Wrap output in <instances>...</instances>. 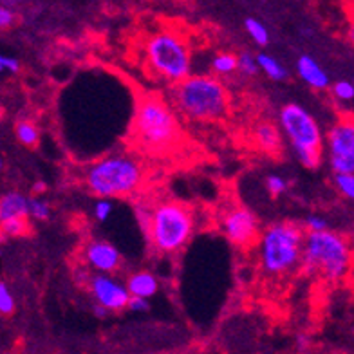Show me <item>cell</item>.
<instances>
[{"mask_svg": "<svg viewBox=\"0 0 354 354\" xmlns=\"http://www.w3.org/2000/svg\"><path fill=\"white\" fill-rule=\"evenodd\" d=\"M47 192V185L44 181H37L33 185V194L35 196H42V194H46Z\"/></svg>", "mask_w": 354, "mask_h": 354, "instance_id": "obj_34", "label": "cell"}, {"mask_svg": "<svg viewBox=\"0 0 354 354\" xmlns=\"http://www.w3.org/2000/svg\"><path fill=\"white\" fill-rule=\"evenodd\" d=\"M143 55L150 73L170 85L179 84L190 76V49L179 35L170 31L150 35L143 46Z\"/></svg>", "mask_w": 354, "mask_h": 354, "instance_id": "obj_8", "label": "cell"}, {"mask_svg": "<svg viewBox=\"0 0 354 354\" xmlns=\"http://www.w3.org/2000/svg\"><path fill=\"white\" fill-rule=\"evenodd\" d=\"M196 232V214L192 206L176 199H161L150 206L149 244L159 255H177Z\"/></svg>", "mask_w": 354, "mask_h": 354, "instance_id": "obj_4", "label": "cell"}, {"mask_svg": "<svg viewBox=\"0 0 354 354\" xmlns=\"http://www.w3.org/2000/svg\"><path fill=\"white\" fill-rule=\"evenodd\" d=\"M84 185L98 199L131 197L145 181L143 163L131 154H109L85 168Z\"/></svg>", "mask_w": 354, "mask_h": 354, "instance_id": "obj_3", "label": "cell"}, {"mask_svg": "<svg viewBox=\"0 0 354 354\" xmlns=\"http://www.w3.org/2000/svg\"><path fill=\"white\" fill-rule=\"evenodd\" d=\"M221 230L226 241L241 250L255 246L261 239V223L257 215L243 205H235L224 212Z\"/></svg>", "mask_w": 354, "mask_h": 354, "instance_id": "obj_10", "label": "cell"}, {"mask_svg": "<svg viewBox=\"0 0 354 354\" xmlns=\"http://www.w3.org/2000/svg\"><path fill=\"white\" fill-rule=\"evenodd\" d=\"M266 190L271 197L282 196L286 190H288V181H286L282 176H277V174H270L266 177Z\"/></svg>", "mask_w": 354, "mask_h": 354, "instance_id": "obj_27", "label": "cell"}, {"mask_svg": "<svg viewBox=\"0 0 354 354\" xmlns=\"http://www.w3.org/2000/svg\"><path fill=\"white\" fill-rule=\"evenodd\" d=\"M237 56H239V73H241V75L253 78V76H257L259 73H261V67H259L257 56H253L252 53L243 51V53H239Z\"/></svg>", "mask_w": 354, "mask_h": 354, "instance_id": "obj_24", "label": "cell"}, {"mask_svg": "<svg viewBox=\"0 0 354 354\" xmlns=\"http://www.w3.org/2000/svg\"><path fill=\"white\" fill-rule=\"evenodd\" d=\"M299 354H315V353H313V351H309V349H306V351H300Z\"/></svg>", "mask_w": 354, "mask_h": 354, "instance_id": "obj_37", "label": "cell"}, {"mask_svg": "<svg viewBox=\"0 0 354 354\" xmlns=\"http://www.w3.org/2000/svg\"><path fill=\"white\" fill-rule=\"evenodd\" d=\"M212 69L219 76L233 75L239 71V56L233 53H219L212 58Z\"/></svg>", "mask_w": 354, "mask_h": 354, "instance_id": "obj_19", "label": "cell"}, {"mask_svg": "<svg viewBox=\"0 0 354 354\" xmlns=\"http://www.w3.org/2000/svg\"><path fill=\"white\" fill-rule=\"evenodd\" d=\"M85 266L94 273H116L122 270L123 257L116 246L103 239H91L82 250Z\"/></svg>", "mask_w": 354, "mask_h": 354, "instance_id": "obj_12", "label": "cell"}, {"mask_svg": "<svg viewBox=\"0 0 354 354\" xmlns=\"http://www.w3.org/2000/svg\"><path fill=\"white\" fill-rule=\"evenodd\" d=\"M0 71L2 73H10V75H19L20 73V62L10 55L0 56Z\"/></svg>", "mask_w": 354, "mask_h": 354, "instance_id": "obj_30", "label": "cell"}, {"mask_svg": "<svg viewBox=\"0 0 354 354\" xmlns=\"http://www.w3.org/2000/svg\"><path fill=\"white\" fill-rule=\"evenodd\" d=\"M347 40H349L351 46L354 47V20L349 24V29H347Z\"/></svg>", "mask_w": 354, "mask_h": 354, "instance_id": "obj_35", "label": "cell"}, {"mask_svg": "<svg viewBox=\"0 0 354 354\" xmlns=\"http://www.w3.org/2000/svg\"><path fill=\"white\" fill-rule=\"evenodd\" d=\"M87 288L96 304H102L109 311H123L129 308L131 291L111 273H94L88 277Z\"/></svg>", "mask_w": 354, "mask_h": 354, "instance_id": "obj_11", "label": "cell"}, {"mask_svg": "<svg viewBox=\"0 0 354 354\" xmlns=\"http://www.w3.org/2000/svg\"><path fill=\"white\" fill-rule=\"evenodd\" d=\"M127 309H131V311L134 313H147L150 309V302L149 299H145V297H134V295H132L131 300H129V308Z\"/></svg>", "mask_w": 354, "mask_h": 354, "instance_id": "obj_32", "label": "cell"}, {"mask_svg": "<svg viewBox=\"0 0 354 354\" xmlns=\"http://www.w3.org/2000/svg\"><path fill=\"white\" fill-rule=\"evenodd\" d=\"M22 0H2V6H8V8H17Z\"/></svg>", "mask_w": 354, "mask_h": 354, "instance_id": "obj_36", "label": "cell"}, {"mask_svg": "<svg viewBox=\"0 0 354 354\" xmlns=\"http://www.w3.org/2000/svg\"><path fill=\"white\" fill-rule=\"evenodd\" d=\"M244 29H246V33L250 35V38H252L257 46L264 47L270 44V31H268V28H266L261 20L250 17V19L244 20Z\"/></svg>", "mask_w": 354, "mask_h": 354, "instance_id": "obj_21", "label": "cell"}, {"mask_svg": "<svg viewBox=\"0 0 354 354\" xmlns=\"http://www.w3.org/2000/svg\"><path fill=\"white\" fill-rule=\"evenodd\" d=\"M15 138L24 147L37 149L40 143V129L37 127V123L29 122V120H19L15 123Z\"/></svg>", "mask_w": 354, "mask_h": 354, "instance_id": "obj_17", "label": "cell"}, {"mask_svg": "<svg viewBox=\"0 0 354 354\" xmlns=\"http://www.w3.org/2000/svg\"><path fill=\"white\" fill-rule=\"evenodd\" d=\"M112 210H114V205L111 199H98L94 205V217L98 223H105L112 215Z\"/></svg>", "mask_w": 354, "mask_h": 354, "instance_id": "obj_28", "label": "cell"}, {"mask_svg": "<svg viewBox=\"0 0 354 354\" xmlns=\"http://www.w3.org/2000/svg\"><path fill=\"white\" fill-rule=\"evenodd\" d=\"M331 93L338 102H353L354 100V84L349 80H338L331 85Z\"/></svg>", "mask_w": 354, "mask_h": 354, "instance_id": "obj_25", "label": "cell"}, {"mask_svg": "<svg viewBox=\"0 0 354 354\" xmlns=\"http://www.w3.org/2000/svg\"><path fill=\"white\" fill-rule=\"evenodd\" d=\"M174 105L159 94H141L136 100L131 136L145 154L165 156L179 147L183 138L181 123Z\"/></svg>", "mask_w": 354, "mask_h": 354, "instance_id": "obj_1", "label": "cell"}, {"mask_svg": "<svg viewBox=\"0 0 354 354\" xmlns=\"http://www.w3.org/2000/svg\"><path fill=\"white\" fill-rule=\"evenodd\" d=\"M353 264L349 241L333 232H306L302 252V271L309 277H322L327 282H340L347 277Z\"/></svg>", "mask_w": 354, "mask_h": 354, "instance_id": "obj_6", "label": "cell"}, {"mask_svg": "<svg viewBox=\"0 0 354 354\" xmlns=\"http://www.w3.org/2000/svg\"><path fill=\"white\" fill-rule=\"evenodd\" d=\"M279 125L302 167L315 170L326 156V138L311 112L289 102L279 111Z\"/></svg>", "mask_w": 354, "mask_h": 354, "instance_id": "obj_7", "label": "cell"}, {"mask_svg": "<svg viewBox=\"0 0 354 354\" xmlns=\"http://www.w3.org/2000/svg\"><path fill=\"white\" fill-rule=\"evenodd\" d=\"M19 217L31 219L29 217V197L17 190L6 192L4 196L0 197V223L19 219Z\"/></svg>", "mask_w": 354, "mask_h": 354, "instance_id": "obj_15", "label": "cell"}, {"mask_svg": "<svg viewBox=\"0 0 354 354\" xmlns=\"http://www.w3.org/2000/svg\"><path fill=\"white\" fill-rule=\"evenodd\" d=\"M15 311V297L11 293L10 286L6 284L4 280L0 282V313L2 317H10Z\"/></svg>", "mask_w": 354, "mask_h": 354, "instance_id": "obj_26", "label": "cell"}, {"mask_svg": "<svg viewBox=\"0 0 354 354\" xmlns=\"http://www.w3.org/2000/svg\"><path fill=\"white\" fill-rule=\"evenodd\" d=\"M297 73H299L304 84H308L315 91H327L329 85H331V80H329L327 71L311 55L299 56V60H297Z\"/></svg>", "mask_w": 354, "mask_h": 354, "instance_id": "obj_13", "label": "cell"}, {"mask_svg": "<svg viewBox=\"0 0 354 354\" xmlns=\"http://www.w3.org/2000/svg\"><path fill=\"white\" fill-rule=\"evenodd\" d=\"M172 105L190 122H221L230 112V93L219 78L208 75H194L170 91Z\"/></svg>", "mask_w": 354, "mask_h": 354, "instance_id": "obj_2", "label": "cell"}, {"mask_svg": "<svg viewBox=\"0 0 354 354\" xmlns=\"http://www.w3.org/2000/svg\"><path fill=\"white\" fill-rule=\"evenodd\" d=\"M17 22V13L13 11V8H8V6H0V29H10L13 24Z\"/></svg>", "mask_w": 354, "mask_h": 354, "instance_id": "obj_31", "label": "cell"}, {"mask_svg": "<svg viewBox=\"0 0 354 354\" xmlns=\"http://www.w3.org/2000/svg\"><path fill=\"white\" fill-rule=\"evenodd\" d=\"M304 224L277 221L268 224L259 239V264L268 277H284L302 264Z\"/></svg>", "mask_w": 354, "mask_h": 354, "instance_id": "obj_5", "label": "cell"}, {"mask_svg": "<svg viewBox=\"0 0 354 354\" xmlns=\"http://www.w3.org/2000/svg\"><path fill=\"white\" fill-rule=\"evenodd\" d=\"M257 62H259L261 73H264L273 82H284V80H288V71H286V67L271 55L261 53V55H257Z\"/></svg>", "mask_w": 354, "mask_h": 354, "instance_id": "obj_18", "label": "cell"}, {"mask_svg": "<svg viewBox=\"0 0 354 354\" xmlns=\"http://www.w3.org/2000/svg\"><path fill=\"white\" fill-rule=\"evenodd\" d=\"M326 159L333 174H354V116L338 118L329 127Z\"/></svg>", "mask_w": 354, "mask_h": 354, "instance_id": "obj_9", "label": "cell"}, {"mask_svg": "<svg viewBox=\"0 0 354 354\" xmlns=\"http://www.w3.org/2000/svg\"><path fill=\"white\" fill-rule=\"evenodd\" d=\"M282 136L280 129L271 122H261L253 129V141H255L257 149L264 152L266 156H277L282 154Z\"/></svg>", "mask_w": 354, "mask_h": 354, "instance_id": "obj_14", "label": "cell"}, {"mask_svg": "<svg viewBox=\"0 0 354 354\" xmlns=\"http://www.w3.org/2000/svg\"><path fill=\"white\" fill-rule=\"evenodd\" d=\"M304 228L306 232H324V230L329 228V224H327L326 217H322V215H308L306 221H304Z\"/></svg>", "mask_w": 354, "mask_h": 354, "instance_id": "obj_29", "label": "cell"}, {"mask_svg": "<svg viewBox=\"0 0 354 354\" xmlns=\"http://www.w3.org/2000/svg\"><path fill=\"white\" fill-rule=\"evenodd\" d=\"M29 221L31 219H26V217L2 221V223H0L2 235H4L6 239H19V237H24V235H28V233L31 232Z\"/></svg>", "mask_w": 354, "mask_h": 354, "instance_id": "obj_20", "label": "cell"}, {"mask_svg": "<svg viewBox=\"0 0 354 354\" xmlns=\"http://www.w3.org/2000/svg\"><path fill=\"white\" fill-rule=\"evenodd\" d=\"M127 288L134 297H145V299H152L159 291V280L152 271L140 270L134 271L127 277Z\"/></svg>", "mask_w": 354, "mask_h": 354, "instance_id": "obj_16", "label": "cell"}, {"mask_svg": "<svg viewBox=\"0 0 354 354\" xmlns=\"http://www.w3.org/2000/svg\"><path fill=\"white\" fill-rule=\"evenodd\" d=\"M333 185L342 197L354 203V174H333Z\"/></svg>", "mask_w": 354, "mask_h": 354, "instance_id": "obj_23", "label": "cell"}, {"mask_svg": "<svg viewBox=\"0 0 354 354\" xmlns=\"http://www.w3.org/2000/svg\"><path fill=\"white\" fill-rule=\"evenodd\" d=\"M29 217L31 221L46 223L51 217V206L46 199L38 196H29Z\"/></svg>", "mask_w": 354, "mask_h": 354, "instance_id": "obj_22", "label": "cell"}, {"mask_svg": "<svg viewBox=\"0 0 354 354\" xmlns=\"http://www.w3.org/2000/svg\"><path fill=\"white\" fill-rule=\"evenodd\" d=\"M93 313H94V317H96V318H107L109 313H111V311H109L107 308H103L102 304H94Z\"/></svg>", "mask_w": 354, "mask_h": 354, "instance_id": "obj_33", "label": "cell"}]
</instances>
